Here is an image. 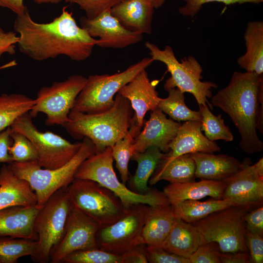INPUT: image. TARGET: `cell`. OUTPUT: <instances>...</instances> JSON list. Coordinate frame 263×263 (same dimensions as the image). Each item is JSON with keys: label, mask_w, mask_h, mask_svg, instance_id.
I'll return each mask as SVG.
<instances>
[{"label": "cell", "mask_w": 263, "mask_h": 263, "mask_svg": "<svg viewBox=\"0 0 263 263\" xmlns=\"http://www.w3.org/2000/svg\"><path fill=\"white\" fill-rule=\"evenodd\" d=\"M225 187L222 199H228L240 206L251 208L263 200V158L249 164L224 180Z\"/></svg>", "instance_id": "15"}, {"label": "cell", "mask_w": 263, "mask_h": 263, "mask_svg": "<svg viewBox=\"0 0 263 263\" xmlns=\"http://www.w3.org/2000/svg\"><path fill=\"white\" fill-rule=\"evenodd\" d=\"M244 38L246 51L238 58V65L246 72L263 75V21L248 22Z\"/></svg>", "instance_id": "27"}, {"label": "cell", "mask_w": 263, "mask_h": 263, "mask_svg": "<svg viewBox=\"0 0 263 263\" xmlns=\"http://www.w3.org/2000/svg\"><path fill=\"white\" fill-rule=\"evenodd\" d=\"M121 258L122 263H148L145 252V245H140L121 254Z\"/></svg>", "instance_id": "46"}, {"label": "cell", "mask_w": 263, "mask_h": 263, "mask_svg": "<svg viewBox=\"0 0 263 263\" xmlns=\"http://www.w3.org/2000/svg\"><path fill=\"white\" fill-rule=\"evenodd\" d=\"M13 65H14L13 62H10L9 63L6 64V65H5L4 66H3L2 67H0V69L10 67V66H13Z\"/></svg>", "instance_id": "51"}, {"label": "cell", "mask_w": 263, "mask_h": 263, "mask_svg": "<svg viewBox=\"0 0 263 263\" xmlns=\"http://www.w3.org/2000/svg\"><path fill=\"white\" fill-rule=\"evenodd\" d=\"M62 0H33V1L38 3H51V4H57L62 1Z\"/></svg>", "instance_id": "50"}, {"label": "cell", "mask_w": 263, "mask_h": 263, "mask_svg": "<svg viewBox=\"0 0 263 263\" xmlns=\"http://www.w3.org/2000/svg\"><path fill=\"white\" fill-rule=\"evenodd\" d=\"M220 249L214 242L200 245L188 258L189 263H221Z\"/></svg>", "instance_id": "40"}, {"label": "cell", "mask_w": 263, "mask_h": 263, "mask_svg": "<svg viewBox=\"0 0 263 263\" xmlns=\"http://www.w3.org/2000/svg\"><path fill=\"white\" fill-rule=\"evenodd\" d=\"M195 165V178L224 180L251 164L249 159L241 162L226 154L197 152L190 153Z\"/></svg>", "instance_id": "20"}, {"label": "cell", "mask_w": 263, "mask_h": 263, "mask_svg": "<svg viewBox=\"0 0 263 263\" xmlns=\"http://www.w3.org/2000/svg\"><path fill=\"white\" fill-rule=\"evenodd\" d=\"M66 189L72 205L97 222L100 227L118 220L128 208L113 192L93 180L75 179Z\"/></svg>", "instance_id": "9"}, {"label": "cell", "mask_w": 263, "mask_h": 263, "mask_svg": "<svg viewBox=\"0 0 263 263\" xmlns=\"http://www.w3.org/2000/svg\"><path fill=\"white\" fill-rule=\"evenodd\" d=\"M145 47L149 51L153 61H160L167 67L170 77L166 81L164 88L168 91L177 88L182 92L192 94L198 105H208L211 110L212 106L207 100L212 96V89H216L217 85L211 81H202L203 70L198 60L189 56L181 59L176 58L172 47L166 45L163 50L150 41H146Z\"/></svg>", "instance_id": "5"}, {"label": "cell", "mask_w": 263, "mask_h": 263, "mask_svg": "<svg viewBox=\"0 0 263 263\" xmlns=\"http://www.w3.org/2000/svg\"><path fill=\"white\" fill-rule=\"evenodd\" d=\"M72 207L66 188H63L54 193L40 207L34 221V230L38 239L36 249L31 256L34 261H50L52 250L63 235Z\"/></svg>", "instance_id": "10"}, {"label": "cell", "mask_w": 263, "mask_h": 263, "mask_svg": "<svg viewBox=\"0 0 263 263\" xmlns=\"http://www.w3.org/2000/svg\"><path fill=\"white\" fill-rule=\"evenodd\" d=\"M100 227L97 222L72 205L63 235L51 252V262L61 263L75 251L98 248L96 235Z\"/></svg>", "instance_id": "14"}, {"label": "cell", "mask_w": 263, "mask_h": 263, "mask_svg": "<svg viewBox=\"0 0 263 263\" xmlns=\"http://www.w3.org/2000/svg\"><path fill=\"white\" fill-rule=\"evenodd\" d=\"M148 206L143 204L131 205L118 220L100 227L96 235L98 248L121 255L142 244L141 234Z\"/></svg>", "instance_id": "13"}, {"label": "cell", "mask_w": 263, "mask_h": 263, "mask_svg": "<svg viewBox=\"0 0 263 263\" xmlns=\"http://www.w3.org/2000/svg\"><path fill=\"white\" fill-rule=\"evenodd\" d=\"M221 263H249L250 256L248 252L238 251L224 253L220 252Z\"/></svg>", "instance_id": "47"}, {"label": "cell", "mask_w": 263, "mask_h": 263, "mask_svg": "<svg viewBox=\"0 0 263 263\" xmlns=\"http://www.w3.org/2000/svg\"><path fill=\"white\" fill-rule=\"evenodd\" d=\"M168 92V97L161 98L158 105V108L164 113L177 122L201 121L200 111L191 110L187 106L185 102V93L177 88L171 89Z\"/></svg>", "instance_id": "32"}, {"label": "cell", "mask_w": 263, "mask_h": 263, "mask_svg": "<svg viewBox=\"0 0 263 263\" xmlns=\"http://www.w3.org/2000/svg\"><path fill=\"white\" fill-rule=\"evenodd\" d=\"M158 82V80L151 82L145 69L117 93L130 101L133 109V114L129 132L134 138L143 127L147 112L157 108L161 99L156 90Z\"/></svg>", "instance_id": "16"}, {"label": "cell", "mask_w": 263, "mask_h": 263, "mask_svg": "<svg viewBox=\"0 0 263 263\" xmlns=\"http://www.w3.org/2000/svg\"><path fill=\"white\" fill-rule=\"evenodd\" d=\"M35 100L19 94L0 96V132L9 127L21 115L28 113Z\"/></svg>", "instance_id": "31"}, {"label": "cell", "mask_w": 263, "mask_h": 263, "mask_svg": "<svg viewBox=\"0 0 263 263\" xmlns=\"http://www.w3.org/2000/svg\"><path fill=\"white\" fill-rule=\"evenodd\" d=\"M153 61L150 57H145L120 73L89 76L71 111L94 114L109 110L118 91Z\"/></svg>", "instance_id": "8"}, {"label": "cell", "mask_w": 263, "mask_h": 263, "mask_svg": "<svg viewBox=\"0 0 263 263\" xmlns=\"http://www.w3.org/2000/svg\"><path fill=\"white\" fill-rule=\"evenodd\" d=\"M112 147L95 153L80 165L75 179L94 181L113 192L126 207L143 204L150 206L170 205L163 191L150 188L145 194L135 192L120 182L113 169Z\"/></svg>", "instance_id": "6"}, {"label": "cell", "mask_w": 263, "mask_h": 263, "mask_svg": "<svg viewBox=\"0 0 263 263\" xmlns=\"http://www.w3.org/2000/svg\"><path fill=\"white\" fill-rule=\"evenodd\" d=\"M154 9L150 0H122L110 11L126 29L143 35L152 33Z\"/></svg>", "instance_id": "21"}, {"label": "cell", "mask_w": 263, "mask_h": 263, "mask_svg": "<svg viewBox=\"0 0 263 263\" xmlns=\"http://www.w3.org/2000/svg\"><path fill=\"white\" fill-rule=\"evenodd\" d=\"M10 135L13 139V144L9 148V152L13 161L25 162L38 160L36 148L25 135L13 129Z\"/></svg>", "instance_id": "37"}, {"label": "cell", "mask_w": 263, "mask_h": 263, "mask_svg": "<svg viewBox=\"0 0 263 263\" xmlns=\"http://www.w3.org/2000/svg\"><path fill=\"white\" fill-rule=\"evenodd\" d=\"M185 4L178 9L179 13L182 16L193 18L201 10L203 5L206 3L218 2L223 3L225 5H231L235 3L243 4L252 3L260 4L263 0H183Z\"/></svg>", "instance_id": "39"}, {"label": "cell", "mask_w": 263, "mask_h": 263, "mask_svg": "<svg viewBox=\"0 0 263 263\" xmlns=\"http://www.w3.org/2000/svg\"><path fill=\"white\" fill-rule=\"evenodd\" d=\"M40 207L14 206L0 210V237L38 241L34 221Z\"/></svg>", "instance_id": "22"}, {"label": "cell", "mask_w": 263, "mask_h": 263, "mask_svg": "<svg viewBox=\"0 0 263 263\" xmlns=\"http://www.w3.org/2000/svg\"><path fill=\"white\" fill-rule=\"evenodd\" d=\"M122 0H65L66 2L75 3L84 11L86 17L93 19L102 12L110 10Z\"/></svg>", "instance_id": "38"}, {"label": "cell", "mask_w": 263, "mask_h": 263, "mask_svg": "<svg viewBox=\"0 0 263 263\" xmlns=\"http://www.w3.org/2000/svg\"><path fill=\"white\" fill-rule=\"evenodd\" d=\"M37 205L35 193L25 180L19 178L8 165L0 169V210L14 206Z\"/></svg>", "instance_id": "24"}, {"label": "cell", "mask_w": 263, "mask_h": 263, "mask_svg": "<svg viewBox=\"0 0 263 263\" xmlns=\"http://www.w3.org/2000/svg\"><path fill=\"white\" fill-rule=\"evenodd\" d=\"M165 156L166 153L155 146L143 152H134L131 159L137 162V167L134 174L129 177L128 182L131 190L140 194L147 193L150 189L148 186V182Z\"/></svg>", "instance_id": "28"}, {"label": "cell", "mask_w": 263, "mask_h": 263, "mask_svg": "<svg viewBox=\"0 0 263 263\" xmlns=\"http://www.w3.org/2000/svg\"><path fill=\"white\" fill-rule=\"evenodd\" d=\"M150 118L144 121L142 131L134 138V152H141L155 146L162 152L169 151V144L176 136L181 124L167 118L158 107L151 111Z\"/></svg>", "instance_id": "18"}, {"label": "cell", "mask_w": 263, "mask_h": 263, "mask_svg": "<svg viewBox=\"0 0 263 263\" xmlns=\"http://www.w3.org/2000/svg\"><path fill=\"white\" fill-rule=\"evenodd\" d=\"M61 263H122V258L121 255L95 248L74 251L66 256Z\"/></svg>", "instance_id": "36"}, {"label": "cell", "mask_w": 263, "mask_h": 263, "mask_svg": "<svg viewBox=\"0 0 263 263\" xmlns=\"http://www.w3.org/2000/svg\"><path fill=\"white\" fill-rule=\"evenodd\" d=\"M86 80L87 78L81 75H72L65 80L42 87L37 93L29 114L34 118L38 113H44L47 116L46 125L64 127L69 121L68 115Z\"/></svg>", "instance_id": "11"}, {"label": "cell", "mask_w": 263, "mask_h": 263, "mask_svg": "<svg viewBox=\"0 0 263 263\" xmlns=\"http://www.w3.org/2000/svg\"><path fill=\"white\" fill-rule=\"evenodd\" d=\"M96 152L93 143L87 137L75 155L66 164L55 169L42 168L38 160L13 161L8 165L19 178L26 180L36 194L37 206L41 207L58 190L66 188L75 179L81 163Z\"/></svg>", "instance_id": "4"}, {"label": "cell", "mask_w": 263, "mask_h": 263, "mask_svg": "<svg viewBox=\"0 0 263 263\" xmlns=\"http://www.w3.org/2000/svg\"><path fill=\"white\" fill-rule=\"evenodd\" d=\"M154 9L162 7L167 0H150Z\"/></svg>", "instance_id": "49"}, {"label": "cell", "mask_w": 263, "mask_h": 263, "mask_svg": "<svg viewBox=\"0 0 263 263\" xmlns=\"http://www.w3.org/2000/svg\"><path fill=\"white\" fill-rule=\"evenodd\" d=\"M175 220L171 205H148L141 234L142 244L159 245L169 235Z\"/></svg>", "instance_id": "25"}, {"label": "cell", "mask_w": 263, "mask_h": 263, "mask_svg": "<svg viewBox=\"0 0 263 263\" xmlns=\"http://www.w3.org/2000/svg\"><path fill=\"white\" fill-rule=\"evenodd\" d=\"M212 106L231 118L240 136V148L247 154L260 152L263 142V75L235 72L228 84L211 96Z\"/></svg>", "instance_id": "2"}, {"label": "cell", "mask_w": 263, "mask_h": 263, "mask_svg": "<svg viewBox=\"0 0 263 263\" xmlns=\"http://www.w3.org/2000/svg\"><path fill=\"white\" fill-rule=\"evenodd\" d=\"M80 27L92 38H98L96 46L121 49L140 42L143 35L129 31L106 10L93 19H79Z\"/></svg>", "instance_id": "17"}, {"label": "cell", "mask_w": 263, "mask_h": 263, "mask_svg": "<svg viewBox=\"0 0 263 263\" xmlns=\"http://www.w3.org/2000/svg\"><path fill=\"white\" fill-rule=\"evenodd\" d=\"M133 114L130 101L117 93L113 106L105 112L88 114L71 111L64 127L75 139H89L98 153L129 133Z\"/></svg>", "instance_id": "3"}, {"label": "cell", "mask_w": 263, "mask_h": 263, "mask_svg": "<svg viewBox=\"0 0 263 263\" xmlns=\"http://www.w3.org/2000/svg\"><path fill=\"white\" fill-rule=\"evenodd\" d=\"M134 138L129 133L119 139L112 147V155L116 162V168L120 175L122 183L126 184L129 179L128 165L134 153Z\"/></svg>", "instance_id": "35"}, {"label": "cell", "mask_w": 263, "mask_h": 263, "mask_svg": "<svg viewBox=\"0 0 263 263\" xmlns=\"http://www.w3.org/2000/svg\"><path fill=\"white\" fill-rule=\"evenodd\" d=\"M0 6L9 9L17 15L22 14L26 9L23 0H0Z\"/></svg>", "instance_id": "48"}, {"label": "cell", "mask_w": 263, "mask_h": 263, "mask_svg": "<svg viewBox=\"0 0 263 263\" xmlns=\"http://www.w3.org/2000/svg\"><path fill=\"white\" fill-rule=\"evenodd\" d=\"M250 208L230 206L192 224L199 233L200 245L214 242L221 252H248L244 216Z\"/></svg>", "instance_id": "7"}, {"label": "cell", "mask_w": 263, "mask_h": 263, "mask_svg": "<svg viewBox=\"0 0 263 263\" xmlns=\"http://www.w3.org/2000/svg\"><path fill=\"white\" fill-rule=\"evenodd\" d=\"M200 245V237L195 226L175 218L169 235L159 245L155 246L188 259Z\"/></svg>", "instance_id": "26"}, {"label": "cell", "mask_w": 263, "mask_h": 263, "mask_svg": "<svg viewBox=\"0 0 263 263\" xmlns=\"http://www.w3.org/2000/svg\"><path fill=\"white\" fill-rule=\"evenodd\" d=\"M145 252L148 263H189L186 258L155 245L145 246Z\"/></svg>", "instance_id": "41"}, {"label": "cell", "mask_w": 263, "mask_h": 263, "mask_svg": "<svg viewBox=\"0 0 263 263\" xmlns=\"http://www.w3.org/2000/svg\"><path fill=\"white\" fill-rule=\"evenodd\" d=\"M225 187L224 180L201 179L198 182L170 183L163 191L173 206L186 200H198L207 196L222 199Z\"/></svg>", "instance_id": "23"}, {"label": "cell", "mask_w": 263, "mask_h": 263, "mask_svg": "<svg viewBox=\"0 0 263 263\" xmlns=\"http://www.w3.org/2000/svg\"><path fill=\"white\" fill-rule=\"evenodd\" d=\"M199 111L201 114V130L205 136L211 141L222 140L231 142L234 136L229 128L225 125L222 114H213L207 105H200Z\"/></svg>", "instance_id": "34"}, {"label": "cell", "mask_w": 263, "mask_h": 263, "mask_svg": "<svg viewBox=\"0 0 263 263\" xmlns=\"http://www.w3.org/2000/svg\"><path fill=\"white\" fill-rule=\"evenodd\" d=\"M246 242L249 251L250 263H263V236L246 230Z\"/></svg>", "instance_id": "42"}, {"label": "cell", "mask_w": 263, "mask_h": 263, "mask_svg": "<svg viewBox=\"0 0 263 263\" xmlns=\"http://www.w3.org/2000/svg\"><path fill=\"white\" fill-rule=\"evenodd\" d=\"M246 230L263 236V206L250 212H247L244 216Z\"/></svg>", "instance_id": "43"}, {"label": "cell", "mask_w": 263, "mask_h": 263, "mask_svg": "<svg viewBox=\"0 0 263 263\" xmlns=\"http://www.w3.org/2000/svg\"><path fill=\"white\" fill-rule=\"evenodd\" d=\"M19 39L15 33L5 32L0 27V58L5 53L11 55L15 53V44H17Z\"/></svg>", "instance_id": "45"}, {"label": "cell", "mask_w": 263, "mask_h": 263, "mask_svg": "<svg viewBox=\"0 0 263 263\" xmlns=\"http://www.w3.org/2000/svg\"><path fill=\"white\" fill-rule=\"evenodd\" d=\"M12 131V128L9 127L0 132V163L9 164L13 161L9 152V148L13 144V139L10 135Z\"/></svg>", "instance_id": "44"}, {"label": "cell", "mask_w": 263, "mask_h": 263, "mask_svg": "<svg viewBox=\"0 0 263 263\" xmlns=\"http://www.w3.org/2000/svg\"><path fill=\"white\" fill-rule=\"evenodd\" d=\"M66 8L63 7L60 16L46 23L34 21L27 8L22 14L17 15L14 29L19 34L17 44L19 51L38 61L59 55L76 61L89 58L98 39L79 26L72 12Z\"/></svg>", "instance_id": "1"}, {"label": "cell", "mask_w": 263, "mask_h": 263, "mask_svg": "<svg viewBox=\"0 0 263 263\" xmlns=\"http://www.w3.org/2000/svg\"><path fill=\"white\" fill-rule=\"evenodd\" d=\"M215 141L204 135L200 121H185L180 126L177 134L169 144V151L157 167H162L179 156L202 152L213 153L220 151Z\"/></svg>", "instance_id": "19"}, {"label": "cell", "mask_w": 263, "mask_h": 263, "mask_svg": "<svg viewBox=\"0 0 263 263\" xmlns=\"http://www.w3.org/2000/svg\"><path fill=\"white\" fill-rule=\"evenodd\" d=\"M156 169L149 181L151 186L161 180L184 183L194 181L195 178V163L190 154L177 157L167 165Z\"/></svg>", "instance_id": "30"}, {"label": "cell", "mask_w": 263, "mask_h": 263, "mask_svg": "<svg viewBox=\"0 0 263 263\" xmlns=\"http://www.w3.org/2000/svg\"><path fill=\"white\" fill-rule=\"evenodd\" d=\"M38 241L32 239L0 237V263H16L24 256H31Z\"/></svg>", "instance_id": "33"}, {"label": "cell", "mask_w": 263, "mask_h": 263, "mask_svg": "<svg viewBox=\"0 0 263 263\" xmlns=\"http://www.w3.org/2000/svg\"><path fill=\"white\" fill-rule=\"evenodd\" d=\"M232 206L239 205L228 199L211 198L203 202L186 200L171 206L175 218L193 224L213 212Z\"/></svg>", "instance_id": "29"}, {"label": "cell", "mask_w": 263, "mask_h": 263, "mask_svg": "<svg viewBox=\"0 0 263 263\" xmlns=\"http://www.w3.org/2000/svg\"><path fill=\"white\" fill-rule=\"evenodd\" d=\"M10 127L25 135L38 154V163L44 169H55L69 162L77 152L82 142L72 143L51 132L38 130L29 112L19 117Z\"/></svg>", "instance_id": "12"}]
</instances>
